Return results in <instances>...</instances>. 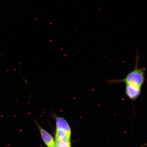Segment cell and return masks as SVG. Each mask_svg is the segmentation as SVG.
I'll use <instances>...</instances> for the list:
<instances>
[{
  "label": "cell",
  "mask_w": 147,
  "mask_h": 147,
  "mask_svg": "<svg viewBox=\"0 0 147 147\" xmlns=\"http://www.w3.org/2000/svg\"><path fill=\"white\" fill-rule=\"evenodd\" d=\"M139 59V55L137 53L134 69L129 73L125 78L120 80H108L107 81V82L109 84L124 83L125 84H131L142 88L144 82L147 80L145 77L146 69L138 67Z\"/></svg>",
  "instance_id": "obj_1"
},
{
  "label": "cell",
  "mask_w": 147,
  "mask_h": 147,
  "mask_svg": "<svg viewBox=\"0 0 147 147\" xmlns=\"http://www.w3.org/2000/svg\"><path fill=\"white\" fill-rule=\"evenodd\" d=\"M125 93L128 98L132 101L137 100L140 96L142 88L129 84H125Z\"/></svg>",
  "instance_id": "obj_2"
},
{
  "label": "cell",
  "mask_w": 147,
  "mask_h": 147,
  "mask_svg": "<svg viewBox=\"0 0 147 147\" xmlns=\"http://www.w3.org/2000/svg\"><path fill=\"white\" fill-rule=\"evenodd\" d=\"M38 126L39 128L42 139L46 146L47 147H54L55 146V143L52 136L41 127L39 126Z\"/></svg>",
  "instance_id": "obj_3"
},
{
  "label": "cell",
  "mask_w": 147,
  "mask_h": 147,
  "mask_svg": "<svg viewBox=\"0 0 147 147\" xmlns=\"http://www.w3.org/2000/svg\"><path fill=\"white\" fill-rule=\"evenodd\" d=\"M56 123L57 128L63 130L69 137H71V129L69 125L65 119L61 117H57Z\"/></svg>",
  "instance_id": "obj_4"
},
{
  "label": "cell",
  "mask_w": 147,
  "mask_h": 147,
  "mask_svg": "<svg viewBox=\"0 0 147 147\" xmlns=\"http://www.w3.org/2000/svg\"><path fill=\"white\" fill-rule=\"evenodd\" d=\"M56 146L58 147H71L70 141L65 140L56 139Z\"/></svg>",
  "instance_id": "obj_5"
},
{
  "label": "cell",
  "mask_w": 147,
  "mask_h": 147,
  "mask_svg": "<svg viewBox=\"0 0 147 147\" xmlns=\"http://www.w3.org/2000/svg\"><path fill=\"white\" fill-rule=\"evenodd\" d=\"M55 138H67L70 140L71 139V137H69L65 131L63 130L58 128H57Z\"/></svg>",
  "instance_id": "obj_6"
},
{
  "label": "cell",
  "mask_w": 147,
  "mask_h": 147,
  "mask_svg": "<svg viewBox=\"0 0 147 147\" xmlns=\"http://www.w3.org/2000/svg\"><path fill=\"white\" fill-rule=\"evenodd\" d=\"M54 147H58L56 146H55Z\"/></svg>",
  "instance_id": "obj_7"
}]
</instances>
